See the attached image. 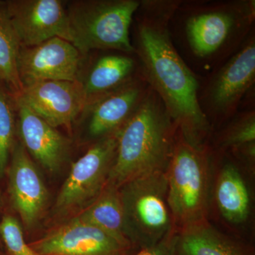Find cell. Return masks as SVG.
I'll return each mask as SVG.
<instances>
[{
    "mask_svg": "<svg viewBox=\"0 0 255 255\" xmlns=\"http://www.w3.org/2000/svg\"><path fill=\"white\" fill-rule=\"evenodd\" d=\"M211 162L217 176L214 201L223 219L228 224H246L252 213V198L243 173L246 172L228 152L211 148Z\"/></svg>",
    "mask_w": 255,
    "mask_h": 255,
    "instance_id": "obj_15",
    "label": "cell"
},
{
    "mask_svg": "<svg viewBox=\"0 0 255 255\" xmlns=\"http://www.w3.org/2000/svg\"><path fill=\"white\" fill-rule=\"evenodd\" d=\"M177 233L168 236L155 246L140 250L133 255H175Z\"/></svg>",
    "mask_w": 255,
    "mask_h": 255,
    "instance_id": "obj_24",
    "label": "cell"
},
{
    "mask_svg": "<svg viewBox=\"0 0 255 255\" xmlns=\"http://www.w3.org/2000/svg\"><path fill=\"white\" fill-rule=\"evenodd\" d=\"M149 89L144 76H140L87 103L80 117L92 143L120 132L136 112Z\"/></svg>",
    "mask_w": 255,
    "mask_h": 255,
    "instance_id": "obj_11",
    "label": "cell"
},
{
    "mask_svg": "<svg viewBox=\"0 0 255 255\" xmlns=\"http://www.w3.org/2000/svg\"><path fill=\"white\" fill-rule=\"evenodd\" d=\"M5 4L21 47L37 46L55 37L71 43L63 1L9 0Z\"/></svg>",
    "mask_w": 255,
    "mask_h": 255,
    "instance_id": "obj_12",
    "label": "cell"
},
{
    "mask_svg": "<svg viewBox=\"0 0 255 255\" xmlns=\"http://www.w3.org/2000/svg\"><path fill=\"white\" fill-rule=\"evenodd\" d=\"M9 194L14 209L27 228L34 226L46 210L48 193L38 169L21 142L11 152Z\"/></svg>",
    "mask_w": 255,
    "mask_h": 255,
    "instance_id": "obj_14",
    "label": "cell"
},
{
    "mask_svg": "<svg viewBox=\"0 0 255 255\" xmlns=\"http://www.w3.org/2000/svg\"><path fill=\"white\" fill-rule=\"evenodd\" d=\"M175 255H176V254H175Z\"/></svg>",
    "mask_w": 255,
    "mask_h": 255,
    "instance_id": "obj_25",
    "label": "cell"
},
{
    "mask_svg": "<svg viewBox=\"0 0 255 255\" xmlns=\"http://www.w3.org/2000/svg\"><path fill=\"white\" fill-rule=\"evenodd\" d=\"M255 142V107L241 109L219 130L213 132L209 146L214 150L226 151Z\"/></svg>",
    "mask_w": 255,
    "mask_h": 255,
    "instance_id": "obj_21",
    "label": "cell"
},
{
    "mask_svg": "<svg viewBox=\"0 0 255 255\" xmlns=\"http://www.w3.org/2000/svg\"><path fill=\"white\" fill-rule=\"evenodd\" d=\"M255 21V0H180L169 33L182 59L204 78L240 49Z\"/></svg>",
    "mask_w": 255,
    "mask_h": 255,
    "instance_id": "obj_2",
    "label": "cell"
},
{
    "mask_svg": "<svg viewBox=\"0 0 255 255\" xmlns=\"http://www.w3.org/2000/svg\"><path fill=\"white\" fill-rule=\"evenodd\" d=\"M177 127L152 89L119 134L117 155L107 184L121 188L141 176L165 171Z\"/></svg>",
    "mask_w": 255,
    "mask_h": 255,
    "instance_id": "obj_3",
    "label": "cell"
},
{
    "mask_svg": "<svg viewBox=\"0 0 255 255\" xmlns=\"http://www.w3.org/2000/svg\"><path fill=\"white\" fill-rule=\"evenodd\" d=\"M140 76H143L142 68L135 53L110 50L93 60L79 82L87 104Z\"/></svg>",
    "mask_w": 255,
    "mask_h": 255,
    "instance_id": "obj_17",
    "label": "cell"
},
{
    "mask_svg": "<svg viewBox=\"0 0 255 255\" xmlns=\"http://www.w3.org/2000/svg\"><path fill=\"white\" fill-rule=\"evenodd\" d=\"M140 0H78L67 10L71 43L83 56L94 50L135 53L130 31Z\"/></svg>",
    "mask_w": 255,
    "mask_h": 255,
    "instance_id": "obj_5",
    "label": "cell"
},
{
    "mask_svg": "<svg viewBox=\"0 0 255 255\" xmlns=\"http://www.w3.org/2000/svg\"><path fill=\"white\" fill-rule=\"evenodd\" d=\"M119 134L94 142L86 153L73 163L55 201L58 212L88 206L100 196L108 183L114 165Z\"/></svg>",
    "mask_w": 255,
    "mask_h": 255,
    "instance_id": "obj_8",
    "label": "cell"
},
{
    "mask_svg": "<svg viewBox=\"0 0 255 255\" xmlns=\"http://www.w3.org/2000/svg\"><path fill=\"white\" fill-rule=\"evenodd\" d=\"M30 246L39 255H128L134 248L78 216Z\"/></svg>",
    "mask_w": 255,
    "mask_h": 255,
    "instance_id": "obj_10",
    "label": "cell"
},
{
    "mask_svg": "<svg viewBox=\"0 0 255 255\" xmlns=\"http://www.w3.org/2000/svg\"><path fill=\"white\" fill-rule=\"evenodd\" d=\"M77 216L121 241L133 246L126 223L120 188L107 184L100 196Z\"/></svg>",
    "mask_w": 255,
    "mask_h": 255,
    "instance_id": "obj_19",
    "label": "cell"
},
{
    "mask_svg": "<svg viewBox=\"0 0 255 255\" xmlns=\"http://www.w3.org/2000/svg\"><path fill=\"white\" fill-rule=\"evenodd\" d=\"M82 56L73 44L58 37L37 46H21L17 65L23 87L41 81H79Z\"/></svg>",
    "mask_w": 255,
    "mask_h": 255,
    "instance_id": "obj_9",
    "label": "cell"
},
{
    "mask_svg": "<svg viewBox=\"0 0 255 255\" xmlns=\"http://www.w3.org/2000/svg\"><path fill=\"white\" fill-rule=\"evenodd\" d=\"M180 0H140L131 27L142 73L188 142L209 145L213 131L198 103L200 77L189 68L171 38L169 21Z\"/></svg>",
    "mask_w": 255,
    "mask_h": 255,
    "instance_id": "obj_1",
    "label": "cell"
},
{
    "mask_svg": "<svg viewBox=\"0 0 255 255\" xmlns=\"http://www.w3.org/2000/svg\"><path fill=\"white\" fill-rule=\"evenodd\" d=\"M19 40L6 9L5 1H0V81L14 97L21 95L23 85L18 73Z\"/></svg>",
    "mask_w": 255,
    "mask_h": 255,
    "instance_id": "obj_20",
    "label": "cell"
},
{
    "mask_svg": "<svg viewBox=\"0 0 255 255\" xmlns=\"http://www.w3.org/2000/svg\"><path fill=\"white\" fill-rule=\"evenodd\" d=\"M176 255H255L254 248L221 232L208 221L177 233Z\"/></svg>",
    "mask_w": 255,
    "mask_h": 255,
    "instance_id": "obj_18",
    "label": "cell"
},
{
    "mask_svg": "<svg viewBox=\"0 0 255 255\" xmlns=\"http://www.w3.org/2000/svg\"><path fill=\"white\" fill-rule=\"evenodd\" d=\"M255 84L254 29L234 55L200 78L198 103L213 132L241 110L243 100L255 90Z\"/></svg>",
    "mask_w": 255,
    "mask_h": 255,
    "instance_id": "obj_6",
    "label": "cell"
},
{
    "mask_svg": "<svg viewBox=\"0 0 255 255\" xmlns=\"http://www.w3.org/2000/svg\"><path fill=\"white\" fill-rule=\"evenodd\" d=\"M15 98L54 128L70 125L87 104L79 81L34 82L23 86L21 95Z\"/></svg>",
    "mask_w": 255,
    "mask_h": 255,
    "instance_id": "obj_13",
    "label": "cell"
},
{
    "mask_svg": "<svg viewBox=\"0 0 255 255\" xmlns=\"http://www.w3.org/2000/svg\"><path fill=\"white\" fill-rule=\"evenodd\" d=\"M211 149L188 142L177 130L166 176L177 233L208 221L212 182Z\"/></svg>",
    "mask_w": 255,
    "mask_h": 255,
    "instance_id": "obj_4",
    "label": "cell"
},
{
    "mask_svg": "<svg viewBox=\"0 0 255 255\" xmlns=\"http://www.w3.org/2000/svg\"><path fill=\"white\" fill-rule=\"evenodd\" d=\"M16 107L15 98L0 81V177L4 174L15 143Z\"/></svg>",
    "mask_w": 255,
    "mask_h": 255,
    "instance_id": "obj_22",
    "label": "cell"
},
{
    "mask_svg": "<svg viewBox=\"0 0 255 255\" xmlns=\"http://www.w3.org/2000/svg\"><path fill=\"white\" fill-rule=\"evenodd\" d=\"M120 190L130 241L139 251L177 233L169 206L166 170L134 179Z\"/></svg>",
    "mask_w": 255,
    "mask_h": 255,
    "instance_id": "obj_7",
    "label": "cell"
},
{
    "mask_svg": "<svg viewBox=\"0 0 255 255\" xmlns=\"http://www.w3.org/2000/svg\"><path fill=\"white\" fill-rule=\"evenodd\" d=\"M15 102L16 128L21 145L45 169L55 172L66 158L70 141L22 102L16 98Z\"/></svg>",
    "mask_w": 255,
    "mask_h": 255,
    "instance_id": "obj_16",
    "label": "cell"
},
{
    "mask_svg": "<svg viewBox=\"0 0 255 255\" xmlns=\"http://www.w3.org/2000/svg\"><path fill=\"white\" fill-rule=\"evenodd\" d=\"M0 235L8 255H39L25 241L21 226L13 216L3 217L0 223Z\"/></svg>",
    "mask_w": 255,
    "mask_h": 255,
    "instance_id": "obj_23",
    "label": "cell"
}]
</instances>
